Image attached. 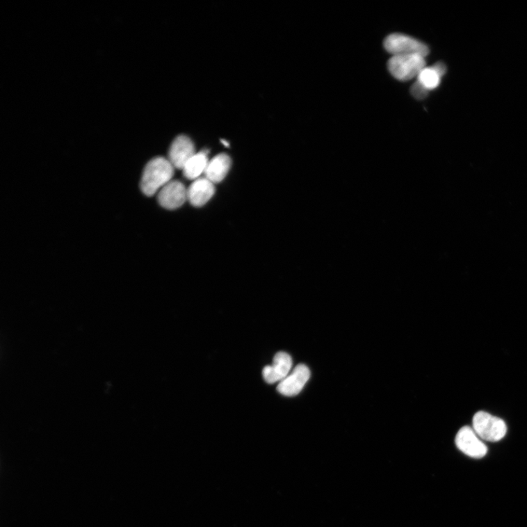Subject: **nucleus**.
Listing matches in <instances>:
<instances>
[{"instance_id": "obj_1", "label": "nucleus", "mask_w": 527, "mask_h": 527, "mask_svg": "<svg viewBox=\"0 0 527 527\" xmlns=\"http://www.w3.org/2000/svg\"><path fill=\"white\" fill-rule=\"evenodd\" d=\"M175 168L169 159L157 157L145 166L141 180V189L147 197H152L164 186L172 181Z\"/></svg>"}, {"instance_id": "obj_2", "label": "nucleus", "mask_w": 527, "mask_h": 527, "mask_svg": "<svg viewBox=\"0 0 527 527\" xmlns=\"http://www.w3.org/2000/svg\"><path fill=\"white\" fill-rule=\"evenodd\" d=\"M473 424L476 433L485 441H498L503 439L507 433L504 421L483 411L475 414Z\"/></svg>"}, {"instance_id": "obj_3", "label": "nucleus", "mask_w": 527, "mask_h": 527, "mask_svg": "<svg viewBox=\"0 0 527 527\" xmlns=\"http://www.w3.org/2000/svg\"><path fill=\"white\" fill-rule=\"evenodd\" d=\"M384 47L394 56L419 55V56L425 58L429 54L428 46L421 41L399 33L387 36L384 41Z\"/></svg>"}, {"instance_id": "obj_4", "label": "nucleus", "mask_w": 527, "mask_h": 527, "mask_svg": "<svg viewBox=\"0 0 527 527\" xmlns=\"http://www.w3.org/2000/svg\"><path fill=\"white\" fill-rule=\"evenodd\" d=\"M389 72L400 81H409L418 77L425 66V58L419 55L393 56L387 63Z\"/></svg>"}, {"instance_id": "obj_5", "label": "nucleus", "mask_w": 527, "mask_h": 527, "mask_svg": "<svg viewBox=\"0 0 527 527\" xmlns=\"http://www.w3.org/2000/svg\"><path fill=\"white\" fill-rule=\"evenodd\" d=\"M457 448L474 459H481L487 454V447L474 431L473 428L464 426L460 430L455 437Z\"/></svg>"}, {"instance_id": "obj_6", "label": "nucleus", "mask_w": 527, "mask_h": 527, "mask_svg": "<svg viewBox=\"0 0 527 527\" xmlns=\"http://www.w3.org/2000/svg\"><path fill=\"white\" fill-rule=\"evenodd\" d=\"M187 188L178 180H172L159 192L158 201L160 205L168 210H175L183 206L188 200Z\"/></svg>"}, {"instance_id": "obj_7", "label": "nucleus", "mask_w": 527, "mask_h": 527, "mask_svg": "<svg viewBox=\"0 0 527 527\" xmlns=\"http://www.w3.org/2000/svg\"><path fill=\"white\" fill-rule=\"evenodd\" d=\"M310 376L309 368L306 365L300 364L284 380L280 382L277 387V391L285 396H295L303 389L310 379Z\"/></svg>"}, {"instance_id": "obj_8", "label": "nucleus", "mask_w": 527, "mask_h": 527, "mask_svg": "<svg viewBox=\"0 0 527 527\" xmlns=\"http://www.w3.org/2000/svg\"><path fill=\"white\" fill-rule=\"evenodd\" d=\"M195 154V147L190 138L180 135L175 138L170 147L169 160L175 168L183 170L186 163Z\"/></svg>"}, {"instance_id": "obj_9", "label": "nucleus", "mask_w": 527, "mask_h": 527, "mask_svg": "<svg viewBox=\"0 0 527 527\" xmlns=\"http://www.w3.org/2000/svg\"><path fill=\"white\" fill-rule=\"evenodd\" d=\"M292 367V357L284 352H279L275 355L273 365L264 368L263 378L268 384L282 382L289 375Z\"/></svg>"}, {"instance_id": "obj_10", "label": "nucleus", "mask_w": 527, "mask_h": 527, "mask_svg": "<svg viewBox=\"0 0 527 527\" xmlns=\"http://www.w3.org/2000/svg\"><path fill=\"white\" fill-rule=\"evenodd\" d=\"M216 192L214 184L206 177L197 179L188 188V200L194 206L209 202Z\"/></svg>"}, {"instance_id": "obj_11", "label": "nucleus", "mask_w": 527, "mask_h": 527, "mask_svg": "<svg viewBox=\"0 0 527 527\" xmlns=\"http://www.w3.org/2000/svg\"><path fill=\"white\" fill-rule=\"evenodd\" d=\"M231 165L232 160L227 154H219L208 163L204 172L205 177L214 184L220 183L227 175Z\"/></svg>"}, {"instance_id": "obj_12", "label": "nucleus", "mask_w": 527, "mask_h": 527, "mask_svg": "<svg viewBox=\"0 0 527 527\" xmlns=\"http://www.w3.org/2000/svg\"><path fill=\"white\" fill-rule=\"evenodd\" d=\"M447 72L445 63H437L432 67H425L418 76V81L428 91L435 90L440 85L441 78Z\"/></svg>"}, {"instance_id": "obj_13", "label": "nucleus", "mask_w": 527, "mask_h": 527, "mask_svg": "<svg viewBox=\"0 0 527 527\" xmlns=\"http://www.w3.org/2000/svg\"><path fill=\"white\" fill-rule=\"evenodd\" d=\"M209 161L206 151L196 154L189 160L183 170L185 177L188 179H197L202 173H204Z\"/></svg>"}, {"instance_id": "obj_14", "label": "nucleus", "mask_w": 527, "mask_h": 527, "mask_svg": "<svg viewBox=\"0 0 527 527\" xmlns=\"http://www.w3.org/2000/svg\"><path fill=\"white\" fill-rule=\"evenodd\" d=\"M410 91L414 98L418 100H423L425 99L429 92L424 88L418 81L412 86Z\"/></svg>"}, {"instance_id": "obj_15", "label": "nucleus", "mask_w": 527, "mask_h": 527, "mask_svg": "<svg viewBox=\"0 0 527 527\" xmlns=\"http://www.w3.org/2000/svg\"><path fill=\"white\" fill-rule=\"evenodd\" d=\"M221 143H223L227 147L229 146V143L226 142L225 140H222Z\"/></svg>"}]
</instances>
